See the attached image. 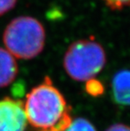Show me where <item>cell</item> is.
<instances>
[{
	"label": "cell",
	"mask_w": 130,
	"mask_h": 131,
	"mask_svg": "<svg viewBox=\"0 0 130 131\" xmlns=\"http://www.w3.org/2000/svg\"><path fill=\"white\" fill-rule=\"evenodd\" d=\"M24 107L34 131H66L73 121L71 107L48 76L27 94Z\"/></svg>",
	"instance_id": "cell-1"
},
{
	"label": "cell",
	"mask_w": 130,
	"mask_h": 131,
	"mask_svg": "<svg viewBox=\"0 0 130 131\" xmlns=\"http://www.w3.org/2000/svg\"><path fill=\"white\" fill-rule=\"evenodd\" d=\"M3 39L6 50L15 58L31 59L42 52L46 32L38 19L30 16H20L8 25Z\"/></svg>",
	"instance_id": "cell-2"
},
{
	"label": "cell",
	"mask_w": 130,
	"mask_h": 131,
	"mask_svg": "<svg viewBox=\"0 0 130 131\" xmlns=\"http://www.w3.org/2000/svg\"><path fill=\"white\" fill-rule=\"evenodd\" d=\"M107 55L104 48L94 39H82L68 47L63 57V68L71 79L88 81L104 69Z\"/></svg>",
	"instance_id": "cell-3"
},
{
	"label": "cell",
	"mask_w": 130,
	"mask_h": 131,
	"mask_svg": "<svg viewBox=\"0 0 130 131\" xmlns=\"http://www.w3.org/2000/svg\"><path fill=\"white\" fill-rule=\"evenodd\" d=\"M26 124L24 102L11 97L0 100V131H25Z\"/></svg>",
	"instance_id": "cell-4"
},
{
	"label": "cell",
	"mask_w": 130,
	"mask_h": 131,
	"mask_svg": "<svg viewBox=\"0 0 130 131\" xmlns=\"http://www.w3.org/2000/svg\"><path fill=\"white\" fill-rule=\"evenodd\" d=\"M112 96L114 101L122 106H130V70L118 71L112 78Z\"/></svg>",
	"instance_id": "cell-5"
},
{
	"label": "cell",
	"mask_w": 130,
	"mask_h": 131,
	"mask_svg": "<svg viewBox=\"0 0 130 131\" xmlns=\"http://www.w3.org/2000/svg\"><path fill=\"white\" fill-rule=\"evenodd\" d=\"M18 71L15 57L8 50L0 47V88L9 85L17 76Z\"/></svg>",
	"instance_id": "cell-6"
},
{
	"label": "cell",
	"mask_w": 130,
	"mask_h": 131,
	"mask_svg": "<svg viewBox=\"0 0 130 131\" xmlns=\"http://www.w3.org/2000/svg\"><path fill=\"white\" fill-rule=\"evenodd\" d=\"M66 131H96V129L95 126L86 118H78L73 119Z\"/></svg>",
	"instance_id": "cell-7"
},
{
	"label": "cell",
	"mask_w": 130,
	"mask_h": 131,
	"mask_svg": "<svg viewBox=\"0 0 130 131\" xmlns=\"http://www.w3.org/2000/svg\"><path fill=\"white\" fill-rule=\"evenodd\" d=\"M109 9L112 10H121L130 6V0H103Z\"/></svg>",
	"instance_id": "cell-8"
},
{
	"label": "cell",
	"mask_w": 130,
	"mask_h": 131,
	"mask_svg": "<svg viewBox=\"0 0 130 131\" xmlns=\"http://www.w3.org/2000/svg\"><path fill=\"white\" fill-rule=\"evenodd\" d=\"M87 91L92 96H99L103 91V87L101 83L94 79L90 80L87 81Z\"/></svg>",
	"instance_id": "cell-9"
},
{
	"label": "cell",
	"mask_w": 130,
	"mask_h": 131,
	"mask_svg": "<svg viewBox=\"0 0 130 131\" xmlns=\"http://www.w3.org/2000/svg\"><path fill=\"white\" fill-rule=\"evenodd\" d=\"M17 0H0V15L9 12L15 8Z\"/></svg>",
	"instance_id": "cell-10"
},
{
	"label": "cell",
	"mask_w": 130,
	"mask_h": 131,
	"mask_svg": "<svg viewBox=\"0 0 130 131\" xmlns=\"http://www.w3.org/2000/svg\"><path fill=\"white\" fill-rule=\"evenodd\" d=\"M106 131H130V127L123 124H115L110 126Z\"/></svg>",
	"instance_id": "cell-11"
}]
</instances>
